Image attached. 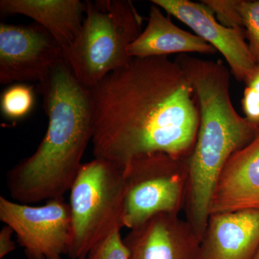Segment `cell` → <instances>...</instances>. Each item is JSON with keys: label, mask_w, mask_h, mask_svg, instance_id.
Here are the masks:
<instances>
[{"label": "cell", "mask_w": 259, "mask_h": 259, "mask_svg": "<svg viewBox=\"0 0 259 259\" xmlns=\"http://www.w3.org/2000/svg\"><path fill=\"white\" fill-rule=\"evenodd\" d=\"M89 90L95 158L124 168L150 153L190 156L198 132V103L176 60L132 58Z\"/></svg>", "instance_id": "obj_1"}, {"label": "cell", "mask_w": 259, "mask_h": 259, "mask_svg": "<svg viewBox=\"0 0 259 259\" xmlns=\"http://www.w3.org/2000/svg\"><path fill=\"white\" fill-rule=\"evenodd\" d=\"M49 119L36 151L7 174L10 197L29 204L64 198L71 190L93 137L91 93L76 79L66 61L37 83Z\"/></svg>", "instance_id": "obj_2"}, {"label": "cell", "mask_w": 259, "mask_h": 259, "mask_svg": "<svg viewBox=\"0 0 259 259\" xmlns=\"http://www.w3.org/2000/svg\"><path fill=\"white\" fill-rule=\"evenodd\" d=\"M199 125L187 159L188 188L186 220L202 241L209 216L214 186L228 159L259 135L258 126L241 117L223 88L202 90L197 95Z\"/></svg>", "instance_id": "obj_3"}, {"label": "cell", "mask_w": 259, "mask_h": 259, "mask_svg": "<svg viewBox=\"0 0 259 259\" xmlns=\"http://www.w3.org/2000/svg\"><path fill=\"white\" fill-rule=\"evenodd\" d=\"M82 28L66 54L76 79L92 88L125 66L127 48L139 36L144 18L128 0H87Z\"/></svg>", "instance_id": "obj_4"}, {"label": "cell", "mask_w": 259, "mask_h": 259, "mask_svg": "<svg viewBox=\"0 0 259 259\" xmlns=\"http://www.w3.org/2000/svg\"><path fill=\"white\" fill-rule=\"evenodd\" d=\"M70 192L73 237L67 255L71 259L88 258L95 245L124 228L123 168L95 158L82 163Z\"/></svg>", "instance_id": "obj_5"}, {"label": "cell", "mask_w": 259, "mask_h": 259, "mask_svg": "<svg viewBox=\"0 0 259 259\" xmlns=\"http://www.w3.org/2000/svg\"><path fill=\"white\" fill-rule=\"evenodd\" d=\"M187 159L157 152L134 158L124 167V228L131 230L156 214H180L185 209Z\"/></svg>", "instance_id": "obj_6"}, {"label": "cell", "mask_w": 259, "mask_h": 259, "mask_svg": "<svg viewBox=\"0 0 259 259\" xmlns=\"http://www.w3.org/2000/svg\"><path fill=\"white\" fill-rule=\"evenodd\" d=\"M0 220L13 228L28 259H62L69 253L72 220L70 204L64 198L35 207L1 196Z\"/></svg>", "instance_id": "obj_7"}, {"label": "cell", "mask_w": 259, "mask_h": 259, "mask_svg": "<svg viewBox=\"0 0 259 259\" xmlns=\"http://www.w3.org/2000/svg\"><path fill=\"white\" fill-rule=\"evenodd\" d=\"M64 61L63 48L38 24H0L2 84L41 82Z\"/></svg>", "instance_id": "obj_8"}, {"label": "cell", "mask_w": 259, "mask_h": 259, "mask_svg": "<svg viewBox=\"0 0 259 259\" xmlns=\"http://www.w3.org/2000/svg\"><path fill=\"white\" fill-rule=\"evenodd\" d=\"M163 9L190 27L220 51L238 81L249 82L258 71L249 47L245 40V31L227 28L220 23L212 10L203 3L190 0H152Z\"/></svg>", "instance_id": "obj_9"}, {"label": "cell", "mask_w": 259, "mask_h": 259, "mask_svg": "<svg viewBox=\"0 0 259 259\" xmlns=\"http://www.w3.org/2000/svg\"><path fill=\"white\" fill-rule=\"evenodd\" d=\"M128 259H202L201 240L180 214L160 213L123 238Z\"/></svg>", "instance_id": "obj_10"}, {"label": "cell", "mask_w": 259, "mask_h": 259, "mask_svg": "<svg viewBox=\"0 0 259 259\" xmlns=\"http://www.w3.org/2000/svg\"><path fill=\"white\" fill-rule=\"evenodd\" d=\"M259 210V135L228 159L214 186L209 214Z\"/></svg>", "instance_id": "obj_11"}, {"label": "cell", "mask_w": 259, "mask_h": 259, "mask_svg": "<svg viewBox=\"0 0 259 259\" xmlns=\"http://www.w3.org/2000/svg\"><path fill=\"white\" fill-rule=\"evenodd\" d=\"M259 248V210L209 214L201 241L202 259H252Z\"/></svg>", "instance_id": "obj_12"}, {"label": "cell", "mask_w": 259, "mask_h": 259, "mask_svg": "<svg viewBox=\"0 0 259 259\" xmlns=\"http://www.w3.org/2000/svg\"><path fill=\"white\" fill-rule=\"evenodd\" d=\"M86 1L80 0H1L5 15H22L46 29L66 53L82 28Z\"/></svg>", "instance_id": "obj_13"}, {"label": "cell", "mask_w": 259, "mask_h": 259, "mask_svg": "<svg viewBox=\"0 0 259 259\" xmlns=\"http://www.w3.org/2000/svg\"><path fill=\"white\" fill-rule=\"evenodd\" d=\"M216 51L202 37L177 27L154 4L151 7L146 28L127 48L131 59L189 53L213 54Z\"/></svg>", "instance_id": "obj_14"}, {"label": "cell", "mask_w": 259, "mask_h": 259, "mask_svg": "<svg viewBox=\"0 0 259 259\" xmlns=\"http://www.w3.org/2000/svg\"><path fill=\"white\" fill-rule=\"evenodd\" d=\"M35 101L32 87L23 83H13L2 94V114L8 120H21L32 112Z\"/></svg>", "instance_id": "obj_15"}, {"label": "cell", "mask_w": 259, "mask_h": 259, "mask_svg": "<svg viewBox=\"0 0 259 259\" xmlns=\"http://www.w3.org/2000/svg\"><path fill=\"white\" fill-rule=\"evenodd\" d=\"M240 10L250 54L259 69V0H241Z\"/></svg>", "instance_id": "obj_16"}, {"label": "cell", "mask_w": 259, "mask_h": 259, "mask_svg": "<svg viewBox=\"0 0 259 259\" xmlns=\"http://www.w3.org/2000/svg\"><path fill=\"white\" fill-rule=\"evenodd\" d=\"M201 3L212 10L224 26L245 31L240 10L241 0H202Z\"/></svg>", "instance_id": "obj_17"}, {"label": "cell", "mask_w": 259, "mask_h": 259, "mask_svg": "<svg viewBox=\"0 0 259 259\" xmlns=\"http://www.w3.org/2000/svg\"><path fill=\"white\" fill-rule=\"evenodd\" d=\"M88 259H128V251L123 243L120 231L100 242L90 250Z\"/></svg>", "instance_id": "obj_18"}, {"label": "cell", "mask_w": 259, "mask_h": 259, "mask_svg": "<svg viewBox=\"0 0 259 259\" xmlns=\"http://www.w3.org/2000/svg\"><path fill=\"white\" fill-rule=\"evenodd\" d=\"M242 108L245 118L259 127V69L246 83L242 99Z\"/></svg>", "instance_id": "obj_19"}, {"label": "cell", "mask_w": 259, "mask_h": 259, "mask_svg": "<svg viewBox=\"0 0 259 259\" xmlns=\"http://www.w3.org/2000/svg\"><path fill=\"white\" fill-rule=\"evenodd\" d=\"M14 233L13 228L7 225L2 228L0 232V258L10 254L16 248L15 242L12 239Z\"/></svg>", "instance_id": "obj_20"}, {"label": "cell", "mask_w": 259, "mask_h": 259, "mask_svg": "<svg viewBox=\"0 0 259 259\" xmlns=\"http://www.w3.org/2000/svg\"><path fill=\"white\" fill-rule=\"evenodd\" d=\"M252 259H259V248Z\"/></svg>", "instance_id": "obj_21"}, {"label": "cell", "mask_w": 259, "mask_h": 259, "mask_svg": "<svg viewBox=\"0 0 259 259\" xmlns=\"http://www.w3.org/2000/svg\"><path fill=\"white\" fill-rule=\"evenodd\" d=\"M79 259H88V258H79Z\"/></svg>", "instance_id": "obj_22"}]
</instances>
